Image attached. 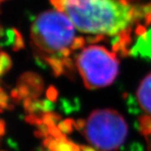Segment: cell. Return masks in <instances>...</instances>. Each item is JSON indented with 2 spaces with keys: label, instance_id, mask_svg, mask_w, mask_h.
I'll return each instance as SVG.
<instances>
[{
  "label": "cell",
  "instance_id": "obj_4",
  "mask_svg": "<svg viewBox=\"0 0 151 151\" xmlns=\"http://www.w3.org/2000/svg\"><path fill=\"white\" fill-rule=\"evenodd\" d=\"M76 66L84 85L96 89L111 85L119 72V61L115 54L100 45H90L78 54Z\"/></svg>",
  "mask_w": 151,
  "mask_h": 151
},
{
  "label": "cell",
  "instance_id": "obj_8",
  "mask_svg": "<svg viewBox=\"0 0 151 151\" xmlns=\"http://www.w3.org/2000/svg\"><path fill=\"white\" fill-rule=\"evenodd\" d=\"M7 102V96L0 89V106H6Z\"/></svg>",
  "mask_w": 151,
  "mask_h": 151
},
{
  "label": "cell",
  "instance_id": "obj_5",
  "mask_svg": "<svg viewBox=\"0 0 151 151\" xmlns=\"http://www.w3.org/2000/svg\"><path fill=\"white\" fill-rule=\"evenodd\" d=\"M137 99L142 110L151 116V73L140 82L137 90Z\"/></svg>",
  "mask_w": 151,
  "mask_h": 151
},
{
  "label": "cell",
  "instance_id": "obj_6",
  "mask_svg": "<svg viewBox=\"0 0 151 151\" xmlns=\"http://www.w3.org/2000/svg\"><path fill=\"white\" fill-rule=\"evenodd\" d=\"M47 147L50 151H79L77 145H75L61 137L55 139H47Z\"/></svg>",
  "mask_w": 151,
  "mask_h": 151
},
{
  "label": "cell",
  "instance_id": "obj_3",
  "mask_svg": "<svg viewBox=\"0 0 151 151\" xmlns=\"http://www.w3.org/2000/svg\"><path fill=\"white\" fill-rule=\"evenodd\" d=\"M85 137L99 151H115L125 142L128 126L117 111L109 109L93 111L83 124Z\"/></svg>",
  "mask_w": 151,
  "mask_h": 151
},
{
  "label": "cell",
  "instance_id": "obj_1",
  "mask_svg": "<svg viewBox=\"0 0 151 151\" xmlns=\"http://www.w3.org/2000/svg\"><path fill=\"white\" fill-rule=\"evenodd\" d=\"M85 34L113 37L127 34L144 19L151 23V4L133 5L129 0H50Z\"/></svg>",
  "mask_w": 151,
  "mask_h": 151
},
{
  "label": "cell",
  "instance_id": "obj_7",
  "mask_svg": "<svg viewBox=\"0 0 151 151\" xmlns=\"http://www.w3.org/2000/svg\"><path fill=\"white\" fill-rule=\"evenodd\" d=\"M0 66L2 67L4 72L7 71L11 68V59H10L7 54L3 53V52L0 53Z\"/></svg>",
  "mask_w": 151,
  "mask_h": 151
},
{
  "label": "cell",
  "instance_id": "obj_2",
  "mask_svg": "<svg viewBox=\"0 0 151 151\" xmlns=\"http://www.w3.org/2000/svg\"><path fill=\"white\" fill-rule=\"evenodd\" d=\"M31 40L36 52L46 60L58 59L68 67L71 65L68 59L71 52L84 44V39L76 36L71 20L59 10L45 11L35 18Z\"/></svg>",
  "mask_w": 151,
  "mask_h": 151
},
{
  "label": "cell",
  "instance_id": "obj_9",
  "mask_svg": "<svg viewBox=\"0 0 151 151\" xmlns=\"http://www.w3.org/2000/svg\"><path fill=\"white\" fill-rule=\"evenodd\" d=\"M3 1H5V0H0V3H1V2H3Z\"/></svg>",
  "mask_w": 151,
  "mask_h": 151
}]
</instances>
